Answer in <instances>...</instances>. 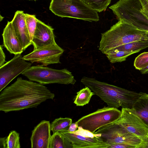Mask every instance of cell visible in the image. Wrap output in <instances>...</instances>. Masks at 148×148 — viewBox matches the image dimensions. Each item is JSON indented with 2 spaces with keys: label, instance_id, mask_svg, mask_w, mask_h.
<instances>
[{
  "label": "cell",
  "instance_id": "1",
  "mask_svg": "<svg viewBox=\"0 0 148 148\" xmlns=\"http://www.w3.org/2000/svg\"><path fill=\"white\" fill-rule=\"evenodd\" d=\"M54 97V94L43 85L18 77L0 91V111L7 113L36 107Z\"/></svg>",
  "mask_w": 148,
  "mask_h": 148
},
{
  "label": "cell",
  "instance_id": "2",
  "mask_svg": "<svg viewBox=\"0 0 148 148\" xmlns=\"http://www.w3.org/2000/svg\"><path fill=\"white\" fill-rule=\"evenodd\" d=\"M81 82L85 86L90 88L95 95L99 97L109 107L132 108L140 94V92L127 90L94 78L84 77Z\"/></svg>",
  "mask_w": 148,
  "mask_h": 148
},
{
  "label": "cell",
  "instance_id": "3",
  "mask_svg": "<svg viewBox=\"0 0 148 148\" xmlns=\"http://www.w3.org/2000/svg\"><path fill=\"white\" fill-rule=\"evenodd\" d=\"M147 31L138 29L123 21H119L109 29L101 33L99 50L106 55L119 46L147 39L146 35Z\"/></svg>",
  "mask_w": 148,
  "mask_h": 148
},
{
  "label": "cell",
  "instance_id": "4",
  "mask_svg": "<svg viewBox=\"0 0 148 148\" xmlns=\"http://www.w3.org/2000/svg\"><path fill=\"white\" fill-rule=\"evenodd\" d=\"M49 9L61 17H69L92 22L99 20L97 12L81 0H51Z\"/></svg>",
  "mask_w": 148,
  "mask_h": 148
},
{
  "label": "cell",
  "instance_id": "5",
  "mask_svg": "<svg viewBox=\"0 0 148 148\" xmlns=\"http://www.w3.org/2000/svg\"><path fill=\"white\" fill-rule=\"evenodd\" d=\"M109 8L122 21L140 30L148 31V18L142 12L139 0H119Z\"/></svg>",
  "mask_w": 148,
  "mask_h": 148
},
{
  "label": "cell",
  "instance_id": "6",
  "mask_svg": "<svg viewBox=\"0 0 148 148\" xmlns=\"http://www.w3.org/2000/svg\"><path fill=\"white\" fill-rule=\"evenodd\" d=\"M29 80L42 85L50 84H74L76 82L67 69H56L41 65L31 66L22 74Z\"/></svg>",
  "mask_w": 148,
  "mask_h": 148
},
{
  "label": "cell",
  "instance_id": "7",
  "mask_svg": "<svg viewBox=\"0 0 148 148\" xmlns=\"http://www.w3.org/2000/svg\"><path fill=\"white\" fill-rule=\"evenodd\" d=\"M121 111L118 108L104 106L84 116L76 122L78 126L94 133L99 128L118 120Z\"/></svg>",
  "mask_w": 148,
  "mask_h": 148
},
{
  "label": "cell",
  "instance_id": "8",
  "mask_svg": "<svg viewBox=\"0 0 148 148\" xmlns=\"http://www.w3.org/2000/svg\"><path fill=\"white\" fill-rule=\"evenodd\" d=\"M95 133L100 134L101 138L109 145L124 144L139 148L142 142L139 137L129 132L116 121L103 126Z\"/></svg>",
  "mask_w": 148,
  "mask_h": 148
},
{
  "label": "cell",
  "instance_id": "9",
  "mask_svg": "<svg viewBox=\"0 0 148 148\" xmlns=\"http://www.w3.org/2000/svg\"><path fill=\"white\" fill-rule=\"evenodd\" d=\"M60 132L71 142L73 148H108L109 146L101 138L100 134L92 132L81 126L73 132Z\"/></svg>",
  "mask_w": 148,
  "mask_h": 148
},
{
  "label": "cell",
  "instance_id": "10",
  "mask_svg": "<svg viewBox=\"0 0 148 148\" xmlns=\"http://www.w3.org/2000/svg\"><path fill=\"white\" fill-rule=\"evenodd\" d=\"M26 61L21 54L14 55L11 60L0 67V92L31 66L32 64Z\"/></svg>",
  "mask_w": 148,
  "mask_h": 148
},
{
  "label": "cell",
  "instance_id": "11",
  "mask_svg": "<svg viewBox=\"0 0 148 148\" xmlns=\"http://www.w3.org/2000/svg\"><path fill=\"white\" fill-rule=\"evenodd\" d=\"M64 52V50L56 44L34 50L23 58L32 63L37 62L47 66L51 64L61 63L60 58Z\"/></svg>",
  "mask_w": 148,
  "mask_h": 148
},
{
  "label": "cell",
  "instance_id": "12",
  "mask_svg": "<svg viewBox=\"0 0 148 148\" xmlns=\"http://www.w3.org/2000/svg\"><path fill=\"white\" fill-rule=\"evenodd\" d=\"M116 121L139 138L148 134V127L133 108H122L121 115Z\"/></svg>",
  "mask_w": 148,
  "mask_h": 148
},
{
  "label": "cell",
  "instance_id": "13",
  "mask_svg": "<svg viewBox=\"0 0 148 148\" xmlns=\"http://www.w3.org/2000/svg\"><path fill=\"white\" fill-rule=\"evenodd\" d=\"M49 121L43 120L34 127L30 138L32 148H49L51 135Z\"/></svg>",
  "mask_w": 148,
  "mask_h": 148
},
{
  "label": "cell",
  "instance_id": "14",
  "mask_svg": "<svg viewBox=\"0 0 148 148\" xmlns=\"http://www.w3.org/2000/svg\"><path fill=\"white\" fill-rule=\"evenodd\" d=\"M53 30L51 26L38 19L36 29L32 41L34 50L56 44Z\"/></svg>",
  "mask_w": 148,
  "mask_h": 148
},
{
  "label": "cell",
  "instance_id": "15",
  "mask_svg": "<svg viewBox=\"0 0 148 148\" xmlns=\"http://www.w3.org/2000/svg\"><path fill=\"white\" fill-rule=\"evenodd\" d=\"M11 22L23 46L24 51H25L29 46L32 45V43L27 26L25 14L23 11H16Z\"/></svg>",
  "mask_w": 148,
  "mask_h": 148
},
{
  "label": "cell",
  "instance_id": "16",
  "mask_svg": "<svg viewBox=\"0 0 148 148\" xmlns=\"http://www.w3.org/2000/svg\"><path fill=\"white\" fill-rule=\"evenodd\" d=\"M2 36L3 46L10 53L14 55L21 54L24 51L11 21H8L3 29Z\"/></svg>",
  "mask_w": 148,
  "mask_h": 148
},
{
  "label": "cell",
  "instance_id": "17",
  "mask_svg": "<svg viewBox=\"0 0 148 148\" xmlns=\"http://www.w3.org/2000/svg\"><path fill=\"white\" fill-rule=\"evenodd\" d=\"M132 108L148 127V94L140 92Z\"/></svg>",
  "mask_w": 148,
  "mask_h": 148
},
{
  "label": "cell",
  "instance_id": "18",
  "mask_svg": "<svg viewBox=\"0 0 148 148\" xmlns=\"http://www.w3.org/2000/svg\"><path fill=\"white\" fill-rule=\"evenodd\" d=\"M49 148H73V146L60 132H57L51 135Z\"/></svg>",
  "mask_w": 148,
  "mask_h": 148
},
{
  "label": "cell",
  "instance_id": "19",
  "mask_svg": "<svg viewBox=\"0 0 148 148\" xmlns=\"http://www.w3.org/2000/svg\"><path fill=\"white\" fill-rule=\"evenodd\" d=\"M147 47H148V39L136 41L127 43L119 46L114 50L118 49L124 51L138 53Z\"/></svg>",
  "mask_w": 148,
  "mask_h": 148
},
{
  "label": "cell",
  "instance_id": "20",
  "mask_svg": "<svg viewBox=\"0 0 148 148\" xmlns=\"http://www.w3.org/2000/svg\"><path fill=\"white\" fill-rule=\"evenodd\" d=\"M94 93L88 87H85L77 92L74 103L77 106H83L89 103Z\"/></svg>",
  "mask_w": 148,
  "mask_h": 148
},
{
  "label": "cell",
  "instance_id": "21",
  "mask_svg": "<svg viewBox=\"0 0 148 148\" xmlns=\"http://www.w3.org/2000/svg\"><path fill=\"white\" fill-rule=\"evenodd\" d=\"M72 123V119L70 118L60 117L56 119L51 124V130L53 133L67 131Z\"/></svg>",
  "mask_w": 148,
  "mask_h": 148
},
{
  "label": "cell",
  "instance_id": "22",
  "mask_svg": "<svg viewBox=\"0 0 148 148\" xmlns=\"http://www.w3.org/2000/svg\"><path fill=\"white\" fill-rule=\"evenodd\" d=\"M136 53L134 52L126 51L114 49L106 54V56L112 63L121 62L126 60L130 56Z\"/></svg>",
  "mask_w": 148,
  "mask_h": 148
},
{
  "label": "cell",
  "instance_id": "23",
  "mask_svg": "<svg viewBox=\"0 0 148 148\" xmlns=\"http://www.w3.org/2000/svg\"><path fill=\"white\" fill-rule=\"evenodd\" d=\"M88 6L99 12L105 11L111 0H81Z\"/></svg>",
  "mask_w": 148,
  "mask_h": 148
},
{
  "label": "cell",
  "instance_id": "24",
  "mask_svg": "<svg viewBox=\"0 0 148 148\" xmlns=\"http://www.w3.org/2000/svg\"><path fill=\"white\" fill-rule=\"evenodd\" d=\"M19 134L15 130L10 132L6 138V148H20Z\"/></svg>",
  "mask_w": 148,
  "mask_h": 148
},
{
  "label": "cell",
  "instance_id": "25",
  "mask_svg": "<svg viewBox=\"0 0 148 148\" xmlns=\"http://www.w3.org/2000/svg\"><path fill=\"white\" fill-rule=\"evenodd\" d=\"M25 14L27 26L32 42L36 29L38 19L35 15L26 13H25Z\"/></svg>",
  "mask_w": 148,
  "mask_h": 148
},
{
  "label": "cell",
  "instance_id": "26",
  "mask_svg": "<svg viewBox=\"0 0 148 148\" xmlns=\"http://www.w3.org/2000/svg\"><path fill=\"white\" fill-rule=\"evenodd\" d=\"M134 65L136 69L140 71L148 65V52L143 53L137 56Z\"/></svg>",
  "mask_w": 148,
  "mask_h": 148
},
{
  "label": "cell",
  "instance_id": "27",
  "mask_svg": "<svg viewBox=\"0 0 148 148\" xmlns=\"http://www.w3.org/2000/svg\"><path fill=\"white\" fill-rule=\"evenodd\" d=\"M139 138L142 140L139 148H148V134L145 136L140 137Z\"/></svg>",
  "mask_w": 148,
  "mask_h": 148
},
{
  "label": "cell",
  "instance_id": "28",
  "mask_svg": "<svg viewBox=\"0 0 148 148\" xmlns=\"http://www.w3.org/2000/svg\"><path fill=\"white\" fill-rule=\"evenodd\" d=\"M136 148V147L132 145H127L124 144H113L109 145L108 148Z\"/></svg>",
  "mask_w": 148,
  "mask_h": 148
},
{
  "label": "cell",
  "instance_id": "29",
  "mask_svg": "<svg viewBox=\"0 0 148 148\" xmlns=\"http://www.w3.org/2000/svg\"><path fill=\"white\" fill-rule=\"evenodd\" d=\"M3 45L0 46V67L5 64V56L3 50Z\"/></svg>",
  "mask_w": 148,
  "mask_h": 148
},
{
  "label": "cell",
  "instance_id": "30",
  "mask_svg": "<svg viewBox=\"0 0 148 148\" xmlns=\"http://www.w3.org/2000/svg\"><path fill=\"white\" fill-rule=\"evenodd\" d=\"M78 127V125L76 122L72 123L70 125L67 131L71 132H74L77 129Z\"/></svg>",
  "mask_w": 148,
  "mask_h": 148
},
{
  "label": "cell",
  "instance_id": "31",
  "mask_svg": "<svg viewBox=\"0 0 148 148\" xmlns=\"http://www.w3.org/2000/svg\"><path fill=\"white\" fill-rule=\"evenodd\" d=\"M6 137H1L0 138V148H6Z\"/></svg>",
  "mask_w": 148,
  "mask_h": 148
},
{
  "label": "cell",
  "instance_id": "32",
  "mask_svg": "<svg viewBox=\"0 0 148 148\" xmlns=\"http://www.w3.org/2000/svg\"><path fill=\"white\" fill-rule=\"evenodd\" d=\"M142 74H146L148 73V65L142 69L140 70Z\"/></svg>",
  "mask_w": 148,
  "mask_h": 148
},
{
  "label": "cell",
  "instance_id": "33",
  "mask_svg": "<svg viewBox=\"0 0 148 148\" xmlns=\"http://www.w3.org/2000/svg\"><path fill=\"white\" fill-rule=\"evenodd\" d=\"M146 37L147 39H148V31H147L146 34Z\"/></svg>",
  "mask_w": 148,
  "mask_h": 148
},
{
  "label": "cell",
  "instance_id": "34",
  "mask_svg": "<svg viewBox=\"0 0 148 148\" xmlns=\"http://www.w3.org/2000/svg\"></svg>",
  "mask_w": 148,
  "mask_h": 148
}]
</instances>
